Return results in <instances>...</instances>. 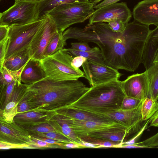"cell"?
Instances as JSON below:
<instances>
[{
    "mask_svg": "<svg viewBox=\"0 0 158 158\" xmlns=\"http://www.w3.org/2000/svg\"><path fill=\"white\" fill-rule=\"evenodd\" d=\"M149 26L134 20L127 23L122 32L113 31L108 23L98 22L84 28L70 27L62 33L64 39L96 44L104 63L117 70L135 71L142 63Z\"/></svg>",
    "mask_w": 158,
    "mask_h": 158,
    "instance_id": "1",
    "label": "cell"
},
{
    "mask_svg": "<svg viewBox=\"0 0 158 158\" xmlns=\"http://www.w3.org/2000/svg\"><path fill=\"white\" fill-rule=\"evenodd\" d=\"M27 85L31 110L48 112L69 106L89 89L78 79L58 81L47 77Z\"/></svg>",
    "mask_w": 158,
    "mask_h": 158,
    "instance_id": "2",
    "label": "cell"
},
{
    "mask_svg": "<svg viewBox=\"0 0 158 158\" xmlns=\"http://www.w3.org/2000/svg\"><path fill=\"white\" fill-rule=\"evenodd\" d=\"M125 96L121 81L115 79L91 86L77 100L68 107L106 114L120 109Z\"/></svg>",
    "mask_w": 158,
    "mask_h": 158,
    "instance_id": "3",
    "label": "cell"
},
{
    "mask_svg": "<svg viewBox=\"0 0 158 158\" xmlns=\"http://www.w3.org/2000/svg\"><path fill=\"white\" fill-rule=\"evenodd\" d=\"M89 2H77L61 4L49 12L48 16L55 24L58 31L63 33L74 24L89 19L94 11Z\"/></svg>",
    "mask_w": 158,
    "mask_h": 158,
    "instance_id": "4",
    "label": "cell"
},
{
    "mask_svg": "<svg viewBox=\"0 0 158 158\" xmlns=\"http://www.w3.org/2000/svg\"><path fill=\"white\" fill-rule=\"evenodd\" d=\"M73 57L65 49L59 50L40 60L47 77L56 80H77L84 77V72L71 65Z\"/></svg>",
    "mask_w": 158,
    "mask_h": 158,
    "instance_id": "5",
    "label": "cell"
},
{
    "mask_svg": "<svg viewBox=\"0 0 158 158\" xmlns=\"http://www.w3.org/2000/svg\"><path fill=\"white\" fill-rule=\"evenodd\" d=\"M46 18L26 24L9 26L5 60L29 49L33 40L44 23Z\"/></svg>",
    "mask_w": 158,
    "mask_h": 158,
    "instance_id": "6",
    "label": "cell"
},
{
    "mask_svg": "<svg viewBox=\"0 0 158 158\" xmlns=\"http://www.w3.org/2000/svg\"><path fill=\"white\" fill-rule=\"evenodd\" d=\"M38 20L37 2L25 0L15 2L6 10L0 13V25L9 26L25 24Z\"/></svg>",
    "mask_w": 158,
    "mask_h": 158,
    "instance_id": "7",
    "label": "cell"
},
{
    "mask_svg": "<svg viewBox=\"0 0 158 158\" xmlns=\"http://www.w3.org/2000/svg\"><path fill=\"white\" fill-rule=\"evenodd\" d=\"M132 15L126 2H116L95 10L89 18L87 25L114 21L127 23L129 22Z\"/></svg>",
    "mask_w": 158,
    "mask_h": 158,
    "instance_id": "8",
    "label": "cell"
},
{
    "mask_svg": "<svg viewBox=\"0 0 158 158\" xmlns=\"http://www.w3.org/2000/svg\"><path fill=\"white\" fill-rule=\"evenodd\" d=\"M84 77L91 86L119 79L123 75L118 70L105 64L94 62L87 59L82 65Z\"/></svg>",
    "mask_w": 158,
    "mask_h": 158,
    "instance_id": "9",
    "label": "cell"
},
{
    "mask_svg": "<svg viewBox=\"0 0 158 158\" xmlns=\"http://www.w3.org/2000/svg\"><path fill=\"white\" fill-rule=\"evenodd\" d=\"M0 143L14 146L15 148H28L31 139L29 132L14 121L6 122L0 118Z\"/></svg>",
    "mask_w": 158,
    "mask_h": 158,
    "instance_id": "10",
    "label": "cell"
},
{
    "mask_svg": "<svg viewBox=\"0 0 158 158\" xmlns=\"http://www.w3.org/2000/svg\"><path fill=\"white\" fill-rule=\"evenodd\" d=\"M58 33L55 24L47 16L28 50L30 58L39 60L44 58L48 44Z\"/></svg>",
    "mask_w": 158,
    "mask_h": 158,
    "instance_id": "11",
    "label": "cell"
},
{
    "mask_svg": "<svg viewBox=\"0 0 158 158\" xmlns=\"http://www.w3.org/2000/svg\"><path fill=\"white\" fill-rule=\"evenodd\" d=\"M141 104L133 109H119L105 115L123 125L129 135L140 130L143 127H141L144 121L141 114Z\"/></svg>",
    "mask_w": 158,
    "mask_h": 158,
    "instance_id": "12",
    "label": "cell"
},
{
    "mask_svg": "<svg viewBox=\"0 0 158 158\" xmlns=\"http://www.w3.org/2000/svg\"><path fill=\"white\" fill-rule=\"evenodd\" d=\"M121 84L127 96L141 100L148 97L149 83L146 71L128 76Z\"/></svg>",
    "mask_w": 158,
    "mask_h": 158,
    "instance_id": "13",
    "label": "cell"
},
{
    "mask_svg": "<svg viewBox=\"0 0 158 158\" xmlns=\"http://www.w3.org/2000/svg\"><path fill=\"white\" fill-rule=\"evenodd\" d=\"M132 15L134 20L148 26H158V0H143L134 6Z\"/></svg>",
    "mask_w": 158,
    "mask_h": 158,
    "instance_id": "14",
    "label": "cell"
},
{
    "mask_svg": "<svg viewBox=\"0 0 158 158\" xmlns=\"http://www.w3.org/2000/svg\"><path fill=\"white\" fill-rule=\"evenodd\" d=\"M70 126L77 137L80 139L91 132L121 127L125 128L123 125L117 122L105 123L93 121H83L72 118Z\"/></svg>",
    "mask_w": 158,
    "mask_h": 158,
    "instance_id": "15",
    "label": "cell"
},
{
    "mask_svg": "<svg viewBox=\"0 0 158 158\" xmlns=\"http://www.w3.org/2000/svg\"><path fill=\"white\" fill-rule=\"evenodd\" d=\"M26 85L18 81L15 86L9 102L4 108L1 110L0 117L6 122L12 123L18 114V105L21 98L27 90Z\"/></svg>",
    "mask_w": 158,
    "mask_h": 158,
    "instance_id": "16",
    "label": "cell"
},
{
    "mask_svg": "<svg viewBox=\"0 0 158 158\" xmlns=\"http://www.w3.org/2000/svg\"><path fill=\"white\" fill-rule=\"evenodd\" d=\"M56 112L65 115L72 119L78 120L105 123L117 122L106 115L94 113L72 107H68Z\"/></svg>",
    "mask_w": 158,
    "mask_h": 158,
    "instance_id": "17",
    "label": "cell"
},
{
    "mask_svg": "<svg viewBox=\"0 0 158 158\" xmlns=\"http://www.w3.org/2000/svg\"><path fill=\"white\" fill-rule=\"evenodd\" d=\"M49 112L33 110L18 113L13 121L23 128L35 126L48 122Z\"/></svg>",
    "mask_w": 158,
    "mask_h": 158,
    "instance_id": "18",
    "label": "cell"
},
{
    "mask_svg": "<svg viewBox=\"0 0 158 158\" xmlns=\"http://www.w3.org/2000/svg\"><path fill=\"white\" fill-rule=\"evenodd\" d=\"M47 77L40 60L31 58L23 70L21 82L28 85L38 81Z\"/></svg>",
    "mask_w": 158,
    "mask_h": 158,
    "instance_id": "19",
    "label": "cell"
},
{
    "mask_svg": "<svg viewBox=\"0 0 158 158\" xmlns=\"http://www.w3.org/2000/svg\"><path fill=\"white\" fill-rule=\"evenodd\" d=\"M71 120L70 118L56 112L49 113L48 121L74 143L80 144L81 140L77 137L71 127Z\"/></svg>",
    "mask_w": 158,
    "mask_h": 158,
    "instance_id": "20",
    "label": "cell"
},
{
    "mask_svg": "<svg viewBox=\"0 0 158 158\" xmlns=\"http://www.w3.org/2000/svg\"><path fill=\"white\" fill-rule=\"evenodd\" d=\"M158 51V26L151 30L145 45L142 63L146 70L153 64Z\"/></svg>",
    "mask_w": 158,
    "mask_h": 158,
    "instance_id": "21",
    "label": "cell"
},
{
    "mask_svg": "<svg viewBox=\"0 0 158 158\" xmlns=\"http://www.w3.org/2000/svg\"><path fill=\"white\" fill-rule=\"evenodd\" d=\"M128 135V133L126 128L121 127L91 132L85 136L122 143L123 142L125 138Z\"/></svg>",
    "mask_w": 158,
    "mask_h": 158,
    "instance_id": "22",
    "label": "cell"
},
{
    "mask_svg": "<svg viewBox=\"0 0 158 158\" xmlns=\"http://www.w3.org/2000/svg\"><path fill=\"white\" fill-rule=\"evenodd\" d=\"M77 2H89L88 0H41L36 2L38 19H44L49 12L62 4Z\"/></svg>",
    "mask_w": 158,
    "mask_h": 158,
    "instance_id": "23",
    "label": "cell"
},
{
    "mask_svg": "<svg viewBox=\"0 0 158 158\" xmlns=\"http://www.w3.org/2000/svg\"><path fill=\"white\" fill-rule=\"evenodd\" d=\"M146 72L149 83L148 97L154 100H158V63L153 64Z\"/></svg>",
    "mask_w": 158,
    "mask_h": 158,
    "instance_id": "24",
    "label": "cell"
},
{
    "mask_svg": "<svg viewBox=\"0 0 158 158\" xmlns=\"http://www.w3.org/2000/svg\"><path fill=\"white\" fill-rule=\"evenodd\" d=\"M65 49L72 56L75 57L81 56L92 61L105 64L101 51L98 47H94L90 50L87 51H80L70 48H65Z\"/></svg>",
    "mask_w": 158,
    "mask_h": 158,
    "instance_id": "25",
    "label": "cell"
},
{
    "mask_svg": "<svg viewBox=\"0 0 158 158\" xmlns=\"http://www.w3.org/2000/svg\"><path fill=\"white\" fill-rule=\"evenodd\" d=\"M30 58L28 50L5 60L3 66L12 71H17L23 67Z\"/></svg>",
    "mask_w": 158,
    "mask_h": 158,
    "instance_id": "26",
    "label": "cell"
},
{
    "mask_svg": "<svg viewBox=\"0 0 158 158\" xmlns=\"http://www.w3.org/2000/svg\"><path fill=\"white\" fill-rule=\"evenodd\" d=\"M158 110V102L151 98L147 97L141 103L140 110L143 121L149 119Z\"/></svg>",
    "mask_w": 158,
    "mask_h": 158,
    "instance_id": "27",
    "label": "cell"
},
{
    "mask_svg": "<svg viewBox=\"0 0 158 158\" xmlns=\"http://www.w3.org/2000/svg\"><path fill=\"white\" fill-rule=\"evenodd\" d=\"M26 65L17 71L11 70L3 66L0 70V86H4L14 80H21V73Z\"/></svg>",
    "mask_w": 158,
    "mask_h": 158,
    "instance_id": "28",
    "label": "cell"
},
{
    "mask_svg": "<svg viewBox=\"0 0 158 158\" xmlns=\"http://www.w3.org/2000/svg\"><path fill=\"white\" fill-rule=\"evenodd\" d=\"M66 45V41L63 38L62 33L59 32L48 44L45 49L44 58L52 55L59 50L63 49L64 46Z\"/></svg>",
    "mask_w": 158,
    "mask_h": 158,
    "instance_id": "29",
    "label": "cell"
},
{
    "mask_svg": "<svg viewBox=\"0 0 158 158\" xmlns=\"http://www.w3.org/2000/svg\"><path fill=\"white\" fill-rule=\"evenodd\" d=\"M81 140L87 142L98 146V148H117L122 143L113 142L108 140L94 138L87 136L80 138Z\"/></svg>",
    "mask_w": 158,
    "mask_h": 158,
    "instance_id": "30",
    "label": "cell"
},
{
    "mask_svg": "<svg viewBox=\"0 0 158 158\" xmlns=\"http://www.w3.org/2000/svg\"><path fill=\"white\" fill-rule=\"evenodd\" d=\"M24 128L29 132L45 133L56 132L62 134L54 124L49 121L35 126Z\"/></svg>",
    "mask_w": 158,
    "mask_h": 158,
    "instance_id": "31",
    "label": "cell"
},
{
    "mask_svg": "<svg viewBox=\"0 0 158 158\" xmlns=\"http://www.w3.org/2000/svg\"><path fill=\"white\" fill-rule=\"evenodd\" d=\"M29 133L31 136H40L47 137L57 140L65 143L74 142L67 136L59 132H50L45 133L35 132H29Z\"/></svg>",
    "mask_w": 158,
    "mask_h": 158,
    "instance_id": "32",
    "label": "cell"
},
{
    "mask_svg": "<svg viewBox=\"0 0 158 158\" xmlns=\"http://www.w3.org/2000/svg\"><path fill=\"white\" fill-rule=\"evenodd\" d=\"M31 139L28 143V148H62L59 145L48 143L42 140L31 137Z\"/></svg>",
    "mask_w": 158,
    "mask_h": 158,
    "instance_id": "33",
    "label": "cell"
},
{
    "mask_svg": "<svg viewBox=\"0 0 158 158\" xmlns=\"http://www.w3.org/2000/svg\"><path fill=\"white\" fill-rule=\"evenodd\" d=\"M142 100L126 95L123 100L120 109H130L135 108L141 104Z\"/></svg>",
    "mask_w": 158,
    "mask_h": 158,
    "instance_id": "34",
    "label": "cell"
},
{
    "mask_svg": "<svg viewBox=\"0 0 158 158\" xmlns=\"http://www.w3.org/2000/svg\"><path fill=\"white\" fill-rule=\"evenodd\" d=\"M29 102V93L27 90L24 93L18 105V113L31 111Z\"/></svg>",
    "mask_w": 158,
    "mask_h": 158,
    "instance_id": "35",
    "label": "cell"
},
{
    "mask_svg": "<svg viewBox=\"0 0 158 158\" xmlns=\"http://www.w3.org/2000/svg\"><path fill=\"white\" fill-rule=\"evenodd\" d=\"M19 81H21L20 80H14L11 83L6 85L3 88H1V93H2V94H4L5 95V101L3 106V109L9 102L15 86Z\"/></svg>",
    "mask_w": 158,
    "mask_h": 158,
    "instance_id": "36",
    "label": "cell"
},
{
    "mask_svg": "<svg viewBox=\"0 0 158 158\" xmlns=\"http://www.w3.org/2000/svg\"><path fill=\"white\" fill-rule=\"evenodd\" d=\"M127 23L116 21H111L108 22L109 26L113 31L121 33L123 32L125 30Z\"/></svg>",
    "mask_w": 158,
    "mask_h": 158,
    "instance_id": "37",
    "label": "cell"
},
{
    "mask_svg": "<svg viewBox=\"0 0 158 158\" xmlns=\"http://www.w3.org/2000/svg\"><path fill=\"white\" fill-rule=\"evenodd\" d=\"M8 37L0 42V70L3 66L8 42Z\"/></svg>",
    "mask_w": 158,
    "mask_h": 158,
    "instance_id": "38",
    "label": "cell"
},
{
    "mask_svg": "<svg viewBox=\"0 0 158 158\" xmlns=\"http://www.w3.org/2000/svg\"><path fill=\"white\" fill-rule=\"evenodd\" d=\"M141 143L148 148H158V132Z\"/></svg>",
    "mask_w": 158,
    "mask_h": 158,
    "instance_id": "39",
    "label": "cell"
},
{
    "mask_svg": "<svg viewBox=\"0 0 158 158\" xmlns=\"http://www.w3.org/2000/svg\"><path fill=\"white\" fill-rule=\"evenodd\" d=\"M71 47L69 48L70 49L80 51H89L92 48L88 43L82 42L71 43Z\"/></svg>",
    "mask_w": 158,
    "mask_h": 158,
    "instance_id": "40",
    "label": "cell"
},
{
    "mask_svg": "<svg viewBox=\"0 0 158 158\" xmlns=\"http://www.w3.org/2000/svg\"><path fill=\"white\" fill-rule=\"evenodd\" d=\"M87 59L82 56H77L73 57L71 61V65L76 70H79V68L86 61Z\"/></svg>",
    "mask_w": 158,
    "mask_h": 158,
    "instance_id": "41",
    "label": "cell"
},
{
    "mask_svg": "<svg viewBox=\"0 0 158 158\" xmlns=\"http://www.w3.org/2000/svg\"><path fill=\"white\" fill-rule=\"evenodd\" d=\"M31 137L43 140L48 143L58 145L60 146L62 148L65 149L64 144L65 143L52 139L41 137L40 136H34Z\"/></svg>",
    "mask_w": 158,
    "mask_h": 158,
    "instance_id": "42",
    "label": "cell"
},
{
    "mask_svg": "<svg viewBox=\"0 0 158 158\" xmlns=\"http://www.w3.org/2000/svg\"><path fill=\"white\" fill-rule=\"evenodd\" d=\"M9 30V26L0 25V42L8 37Z\"/></svg>",
    "mask_w": 158,
    "mask_h": 158,
    "instance_id": "43",
    "label": "cell"
},
{
    "mask_svg": "<svg viewBox=\"0 0 158 158\" xmlns=\"http://www.w3.org/2000/svg\"><path fill=\"white\" fill-rule=\"evenodd\" d=\"M121 0H101V1L94 6V8L97 9L113 3L118 2Z\"/></svg>",
    "mask_w": 158,
    "mask_h": 158,
    "instance_id": "44",
    "label": "cell"
},
{
    "mask_svg": "<svg viewBox=\"0 0 158 158\" xmlns=\"http://www.w3.org/2000/svg\"><path fill=\"white\" fill-rule=\"evenodd\" d=\"M118 148H147L148 147L142 144L141 142L135 143L133 144L126 145L122 144L118 147Z\"/></svg>",
    "mask_w": 158,
    "mask_h": 158,
    "instance_id": "45",
    "label": "cell"
},
{
    "mask_svg": "<svg viewBox=\"0 0 158 158\" xmlns=\"http://www.w3.org/2000/svg\"><path fill=\"white\" fill-rule=\"evenodd\" d=\"M149 119L151 126L158 127V110Z\"/></svg>",
    "mask_w": 158,
    "mask_h": 158,
    "instance_id": "46",
    "label": "cell"
},
{
    "mask_svg": "<svg viewBox=\"0 0 158 158\" xmlns=\"http://www.w3.org/2000/svg\"><path fill=\"white\" fill-rule=\"evenodd\" d=\"M65 148H83L79 144L74 142H70L65 143L64 144Z\"/></svg>",
    "mask_w": 158,
    "mask_h": 158,
    "instance_id": "47",
    "label": "cell"
},
{
    "mask_svg": "<svg viewBox=\"0 0 158 158\" xmlns=\"http://www.w3.org/2000/svg\"><path fill=\"white\" fill-rule=\"evenodd\" d=\"M80 144L83 147V148H98V146L96 145L81 140Z\"/></svg>",
    "mask_w": 158,
    "mask_h": 158,
    "instance_id": "48",
    "label": "cell"
},
{
    "mask_svg": "<svg viewBox=\"0 0 158 158\" xmlns=\"http://www.w3.org/2000/svg\"><path fill=\"white\" fill-rule=\"evenodd\" d=\"M94 6L96 5L98 3L100 2L101 0H88Z\"/></svg>",
    "mask_w": 158,
    "mask_h": 158,
    "instance_id": "49",
    "label": "cell"
},
{
    "mask_svg": "<svg viewBox=\"0 0 158 158\" xmlns=\"http://www.w3.org/2000/svg\"><path fill=\"white\" fill-rule=\"evenodd\" d=\"M25 0L36 2L40 1H41V0Z\"/></svg>",
    "mask_w": 158,
    "mask_h": 158,
    "instance_id": "50",
    "label": "cell"
},
{
    "mask_svg": "<svg viewBox=\"0 0 158 158\" xmlns=\"http://www.w3.org/2000/svg\"><path fill=\"white\" fill-rule=\"evenodd\" d=\"M15 0V2H17L18 1H19L21 0Z\"/></svg>",
    "mask_w": 158,
    "mask_h": 158,
    "instance_id": "51",
    "label": "cell"
},
{
    "mask_svg": "<svg viewBox=\"0 0 158 158\" xmlns=\"http://www.w3.org/2000/svg\"><path fill=\"white\" fill-rule=\"evenodd\" d=\"M1 0H0V1H1Z\"/></svg>",
    "mask_w": 158,
    "mask_h": 158,
    "instance_id": "52",
    "label": "cell"
}]
</instances>
